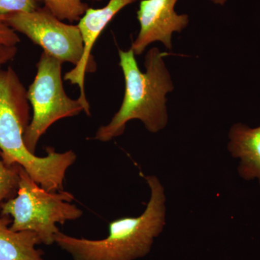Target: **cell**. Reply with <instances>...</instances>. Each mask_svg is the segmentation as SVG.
Returning a JSON list of instances; mask_svg holds the SVG:
<instances>
[{
  "mask_svg": "<svg viewBox=\"0 0 260 260\" xmlns=\"http://www.w3.org/2000/svg\"><path fill=\"white\" fill-rule=\"evenodd\" d=\"M179 0H141L138 10L140 31L130 49L140 55L152 43L160 42L167 49L172 48L174 32H181L189 24L188 15L176 13Z\"/></svg>",
  "mask_w": 260,
  "mask_h": 260,
  "instance_id": "cell-7",
  "label": "cell"
},
{
  "mask_svg": "<svg viewBox=\"0 0 260 260\" xmlns=\"http://www.w3.org/2000/svg\"><path fill=\"white\" fill-rule=\"evenodd\" d=\"M44 8L60 20L79 21L88 9V5L83 0H42ZM100 2L102 0H90Z\"/></svg>",
  "mask_w": 260,
  "mask_h": 260,
  "instance_id": "cell-11",
  "label": "cell"
},
{
  "mask_svg": "<svg viewBox=\"0 0 260 260\" xmlns=\"http://www.w3.org/2000/svg\"><path fill=\"white\" fill-rule=\"evenodd\" d=\"M8 25L61 63L79 64L84 43L78 25L63 23L46 8L5 15Z\"/></svg>",
  "mask_w": 260,
  "mask_h": 260,
  "instance_id": "cell-6",
  "label": "cell"
},
{
  "mask_svg": "<svg viewBox=\"0 0 260 260\" xmlns=\"http://www.w3.org/2000/svg\"><path fill=\"white\" fill-rule=\"evenodd\" d=\"M8 216L0 218V260H44L37 246L42 244L36 233L13 232Z\"/></svg>",
  "mask_w": 260,
  "mask_h": 260,
  "instance_id": "cell-10",
  "label": "cell"
},
{
  "mask_svg": "<svg viewBox=\"0 0 260 260\" xmlns=\"http://www.w3.org/2000/svg\"><path fill=\"white\" fill-rule=\"evenodd\" d=\"M18 49L16 46L10 47V46L0 45V68L6 64L8 61L11 60L16 54Z\"/></svg>",
  "mask_w": 260,
  "mask_h": 260,
  "instance_id": "cell-15",
  "label": "cell"
},
{
  "mask_svg": "<svg viewBox=\"0 0 260 260\" xmlns=\"http://www.w3.org/2000/svg\"><path fill=\"white\" fill-rule=\"evenodd\" d=\"M62 63L43 51L37 63L35 79L27 90L32 109L31 120L24 133V142L32 153L41 138L56 121L78 116L84 112L90 115V106L67 95L61 77Z\"/></svg>",
  "mask_w": 260,
  "mask_h": 260,
  "instance_id": "cell-5",
  "label": "cell"
},
{
  "mask_svg": "<svg viewBox=\"0 0 260 260\" xmlns=\"http://www.w3.org/2000/svg\"><path fill=\"white\" fill-rule=\"evenodd\" d=\"M39 0H0V15L37 10Z\"/></svg>",
  "mask_w": 260,
  "mask_h": 260,
  "instance_id": "cell-13",
  "label": "cell"
},
{
  "mask_svg": "<svg viewBox=\"0 0 260 260\" xmlns=\"http://www.w3.org/2000/svg\"><path fill=\"white\" fill-rule=\"evenodd\" d=\"M20 42V37L7 23L5 15H0V45L14 47Z\"/></svg>",
  "mask_w": 260,
  "mask_h": 260,
  "instance_id": "cell-14",
  "label": "cell"
},
{
  "mask_svg": "<svg viewBox=\"0 0 260 260\" xmlns=\"http://www.w3.org/2000/svg\"><path fill=\"white\" fill-rule=\"evenodd\" d=\"M137 1L138 0H110L104 8H88L80 18L78 26L84 43L83 57L79 64L64 75V79L79 87V99L85 104H89L85 93V75L95 70V61L91 54L94 44L116 15L123 8Z\"/></svg>",
  "mask_w": 260,
  "mask_h": 260,
  "instance_id": "cell-8",
  "label": "cell"
},
{
  "mask_svg": "<svg viewBox=\"0 0 260 260\" xmlns=\"http://www.w3.org/2000/svg\"><path fill=\"white\" fill-rule=\"evenodd\" d=\"M210 2L213 3V4L217 5H225L227 3L228 0H209Z\"/></svg>",
  "mask_w": 260,
  "mask_h": 260,
  "instance_id": "cell-16",
  "label": "cell"
},
{
  "mask_svg": "<svg viewBox=\"0 0 260 260\" xmlns=\"http://www.w3.org/2000/svg\"><path fill=\"white\" fill-rule=\"evenodd\" d=\"M169 55L153 47L145 58V73L138 67L134 51L119 50L125 91L119 111L107 125L98 129L93 139L109 142L124 133L133 119H139L150 133H157L168 123L167 94L174 89L164 57Z\"/></svg>",
  "mask_w": 260,
  "mask_h": 260,
  "instance_id": "cell-2",
  "label": "cell"
},
{
  "mask_svg": "<svg viewBox=\"0 0 260 260\" xmlns=\"http://www.w3.org/2000/svg\"><path fill=\"white\" fill-rule=\"evenodd\" d=\"M73 194L66 191H48L43 189L20 168L16 197L2 203V214L13 218L10 229L13 232L36 233L42 244L51 245L60 232L56 224L63 225L76 220L83 211L71 204Z\"/></svg>",
  "mask_w": 260,
  "mask_h": 260,
  "instance_id": "cell-4",
  "label": "cell"
},
{
  "mask_svg": "<svg viewBox=\"0 0 260 260\" xmlns=\"http://www.w3.org/2000/svg\"><path fill=\"white\" fill-rule=\"evenodd\" d=\"M20 168L18 165H8L0 159V207L7 197L18 189Z\"/></svg>",
  "mask_w": 260,
  "mask_h": 260,
  "instance_id": "cell-12",
  "label": "cell"
},
{
  "mask_svg": "<svg viewBox=\"0 0 260 260\" xmlns=\"http://www.w3.org/2000/svg\"><path fill=\"white\" fill-rule=\"evenodd\" d=\"M26 90L12 68L0 70V150L3 161L23 168L43 189L62 191L66 173L76 161L73 150L57 153L47 148V155L37 156L27 148L24 133L29 121Z\"/></svg>",
  "mask_w": 260,
  "mask_h": 260,
  "instance_id": "cell-1",
  "label": "cell"
},
{
  "mask_svg": "<svg viewBox=\"0 0 260 260\" xmlns=\"http://www.w3.org/2000/svg\"><path fill=\"white\" fill-rule=\"evenodd\" d=\"M229 137V152L241 159V177L246 180L257 178L260 184V126L251 129L239 123L232 126Z\"/></svg>",
  "mask_w": 260,
  "mask_h": 260,
  "instance_id": "cell-9",
  "label": "cell"
},
{
  "mask_svg": "<svg viewBox=\"0 0 260 260\" xmlns=\"http://www.w3.org/2000/svg\"><path fill=\"white\" fill-rule=\"evenodd\" d=\"M145 179L150 198L141 215L113 220L109 224V236L99 240L59 232L56 244L74 260H135L148 254L153 239L165 225L166 197L158 178L148 176Z\"/></svg>",
  "mask_w": 260,
  "mask_h": 260,
  "instance_id": "cell-3",
  "label": "cell"
}]
</instances>
